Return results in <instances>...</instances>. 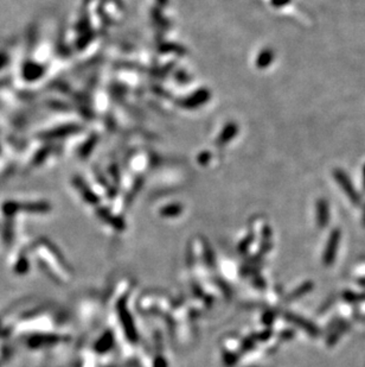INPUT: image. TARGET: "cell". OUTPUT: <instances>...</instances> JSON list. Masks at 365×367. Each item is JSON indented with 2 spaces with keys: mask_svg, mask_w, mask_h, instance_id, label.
<instances>
[{
  "mask_svg": "<svg viewBox=\"0 0 365 367\" xmlns=\"http://www.w3.org/2000/svg\"><path fill=\"white\" fill-rule=\"evenodd\" d=\"M119 310H120V319H121V321H122L123 328H124V330H126L127 336H128L131 341L137 340V330H135L134 324H133L131 316H129V314H128V310L124 308L123 303H121V304L119 305Z\"/></svg>",
  "mask_w": 365,
  "mask_h": 367,
  "instance_id": "1",
  "label": "cell"
},
{
  "mask_svg": "<svg viewBox=\"0 0 365 367\" xmlns=\"http://www.w3.org/2000/svg\"><path fill=\"white\" fill-rule=\"evenodd\" d=\"M336 177H337V181L339 182L340 186L344 188L345 192H346V194L350 196L351 200L353 201V202H358V194L355 192V189L352 188V186H351V182L350 179H348V177L346 175H345L344 173H342V171L337 170L336 171Z\"/></svg>",
  "mask_w": 365,
  "mask_h": 367,
  "instance_id": "2",
  "label": "cell"
},
{
  "mask_svg": "<svg viewBox=\"0 0 365 367\" xmlns=\"http://www.w3.org/2000/svg\"><path fill=\"white\" fill-rule=\"evenodd\" d=\"M41 68L38 65H25L24 68V76L27 80H33L37 76H40Z\"/></svg>",
  "mask_w": 365,
  "mask_h": 367,
  "instance_id": "3",
  "label": "cell"
},
{
  "mask_svg": "<svg viewBox=\"0 0 365 367\" xmlns=\"http://www.w3.org/2000/svg\"><path fill=\"white\" fill-rule=\"evenodd\" d=\"M318 212H319V225H324V223L327 222L328 219V209H327V205L324 201H320L319 202V207H318Z\"/></svg>",
  "mask_w": 365,
  "mask_h": 367,
  "instance_id": "4",
  "label": "cell"
},
{
  "mask_svg": "<svg viewBox=\"0 0 365 367\" xmlns=\"http://www.w3.org/2000/svg\"><path fill=\"white\" fill-rule=\"evenodd\" d=\"M5 62H6V56H4V55H0V68L4 67Z\"/></svg>",
  "mask_w": 365,
  "mask_h": 367,
  "instance_id": "5",
  "label": "cell"
},
{
  "mask_svg": "<svg viewBox=\"0 0 365 367\" xmlns=\"http://www.w3.org/2000/svg\"><path fill=\"white\" fill-rule=\"evenodd\" d=\"M364 177H365V169H364ZM364 183H365V182H364Z\"/></svg>",
  "mask_w": 365,
  "mask_h": 367,
  "instance_id": "6",
  "label": "cell"
}]
</instances>
